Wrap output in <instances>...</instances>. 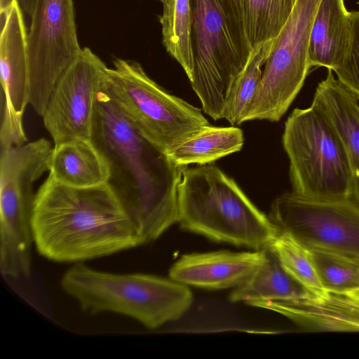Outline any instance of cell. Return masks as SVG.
Returning <instances> with one entry per match:
<instances>
[{"instance_id": "obj_5", "label": "cell", "mask_w": 359, "mask_h": 359, "mask_svg": "<svg viewBox=\"0 0 359 359\" xmlns=\"http://www.w3.org/2000/svg\"><path fill=\"white\" fill-rule=\"evenodd\" d=\"M282 140L293 193L314 199L351 197L353 175L346 147L318 107L311 103L294 109L285 123Z\"/></svg>"}, {"instance_id": "obj_14", "label": "cell", "mask_w": 359, "mask_h": 359, "mask_svg": "<svg viewBox=\"0 0 359 359\" xmlns=\"http://www.w3.org/2000/svg\"><path fill=\"white\" fill-rule=\"evenodd\" d=\"M268 259L266 248L254 252L222 250L182 256L170 268L171 279L208 290L236 287Z\"/></svg>"}, {"instance_id": "obj_8", "label": "cell", "mask_w": 359, "mask_h": 359, "mask_svg": "<svg viewBox=\"0 0 359 359\" xmlns=\"http://www.w3.org/2000/svg\"><path fill=\"white\" fill-rule=\"evenodd\" d=\"M320 0H295L292 11L273 40L259 88L241 123L278 121L302 88L310 69L309 46Z\"/></svg>"}, {"instance_id": "obj_13", "label": "cell", "mask_w": 359, "mask_h": 359, "mask_svg": "<svg viewBox=\"0 0 359 359\" xmlns=\"http://www.w3.org/2000/svg\"><path fill=\"white\" fill-rule=\"evenodd\" d=\"M18 0L0 7L1 105L22 118L28 101L27 33Z\"/></svg>"}, {"instance_id": "obj_26", "label": "cell", "mask_w": 359, "mask_h": 359, "mask_svg": "<svg viewBox=\"0 0 359 359\" xmlns=\"http://www.w3.org/2000/svg\"><path fill=\"white\" fill-rule=\"evenodd\" d=\"M351 38L342 62L333 71L339 82L359 100V11L350 12Z\"/></svg>"}, {"instance_id": "obj_25", "label": "cell", "mask_w": 359, "mask_h": 359, "mask_svg": "<svg viewBox=\"0 0 359 359\" xmlns=\"http://www.w3.org/2000/svg\"><path fill=\"white\" fill-rule=\"evenodd\" d=\"M309 251L327 292L347 294L359 288V261L320 250Z\"/></svg>"}, {"instance_id": "obj_21", "label": "cell", "mask_w": 359, "mask_h": 359, "mask_svg": "<svg viewBox=\"0 0 359 359\" xmlns=\"http://www.w3.org/2000/svg\"><path fill=\"white\" fill-rule=\"evenodd\" d=\"M243 144V133L239 128L209 125L175 147L168 155L179 165H203L240 151Z\"/></svg>"}, {"instance_id": "obj_19", "label": "cell", "mask_w": 359, "mask_h": 359, "mask_svg": "<svg viewBox=\"0 0 359 359\" xmlns=\"http://www.w3.org/2000/svg\"><path fill=\"white\" fill-rule=\"evenodd\" d=\"M108 163L92 140L76 139L54 146L49 175L71 187L88 188L108 183Z\"/></svg>"}, {"instance_id": "obj_27", "label": "cell", "mask_w": 359, "mask_h": 359, "mask_svg": "<svg viewBox=\"0 0 359 359\" xmlns=\"http://www.w3.org/2000/svg\"><path fill=\"white\" fill-rule=\"evenodd\" d=\"M348 294H351V295H353V296H354V297H355L357 298H359V288L355 290L354 291H353V292H350Z\"/></svg>"}, {"instance_id": "obj_11", "label": "cell", "mask_w": 359, "mask_h": 359, "mask_svg": "<svg viewBox=\"0 0 359 359\" xmlns=\"http://www.w3.org/2000/svg\"><path fill=\"white\" fill-rule=\"evenodd\" d=\"M54 146L39 138L1 149L0 251L9 258L30 255L34 183L47 171Z\"/></svg>"}, {"instance_id": "obj_4", "label": "cell", "mask_w": 359, "mask_h": 359, "mask_svg": "<svg viewBox=\"0 0 359 359\" xmlns=\"http://www.w3.org/2000/svg\"><path fill=\"white\" fill-rule=\"evenodd\" d=\"M61 287L90 314L113 312L149 329L180 318L192 304L187 285L150 274H117L79 262L63 275Z\"/></svg>"}, {"instance_id": "obj_23", "label": "cell", "mask_w": 359, "mask_h": 359, "mask_svg": "<svg viewBox=\"0 0 359 359\" xmlns=\"http://www.w3.org/2000/svg\"><path fill=\"white\" fill-rule=\"evenodd\" d=\"M273 40L260 44L251 52L245 67L231 90L222 118L233 126L241 123L242 118L259 88L263 72L262 67L269 55Z\"/></svg>"}, {"instance_id": "obj_29", "label": "cell", "mask_w": 359, "mask_h": 359, "mask_svg": "<svg viewBox=\"0 0 359 359\" xmlns=\"http://www.w3.org/2000/svg\"><path fill=\"white\" fill-rule=\"evenodd\" d=\"M358 2H359V0H358Z\"/></svg>"}, {"instance_id": "obj_17", "label": "cell", "mask_w": 359, "mask_h": 359, "mask_svg": "<svg viewBox=\"0 0 359 359\" xmlns=\"http://www.w3.org/2000/svg\"><path fill=\"white\" fill-rule=\"evenodd\" d=\"M312 104L329 118L344 144L353 175L350 198L359 205L358 100L328 69L326 78L316 87Z\"/></svg>"}, {"instance_id": "obj_2", "label": "cell", "mask_w": 359, "mask_h": 359, "mask_svg": "<svg viewBox=\"0 0 359 359\" xmlns=\"http://www.w3.org/2000/svg\"><path fill=\"white\" fill-rule=\"evenodd\" d=\"M31 226L38 252L56 262L79 263L142 245L108 183L79 188L49 175L36 193Z\"/></svg>"}, {"instance_id": "obj_3", "label": "cell", "mask_w": 359, "mask_h": 359, "mask_svg": "<svg viewBox=\"0 0 359 359\" xmlns=\"http://www.w3.org/2000/svg\"><path fill=\"white\" fill-rule=\"evenodd\" d=\"M178 210L182 228L215 241L262 250L278 234L236 182L211 163L184 171Z\"/></svg>"}, {"instance_id": "obj_6", "label": "cell", "mask_w": 359, "mask_h": 359, "mask_svg": "<svg viewBox=\"0 0 359 359\" xmlns=\"http://www.w3.org/2000/svg\"><path fill=\"white\" fill-rule=\"evenodd\" d=\"M104 87L138 132L168 154L210 125L200 109L165 91L135 61L116 59Z\"/></svg>"}, {"instance_id": "obj_12", "label": "cell", "mask_w": 359, "mask_h": 359, "mask_svg": "<svg viewBox=\"0 0 359 359\" xmlns=\"http://www.w3.org/2000/svg\"><path fill=\"white\" fill-rule=\"evenodd\" d=\"M107 69L97 55L84 48L60 78L42 115L54 146L76 139L91 140Z\"/></svg>"}, {"instance_id": "obj_7", "label": "cell", "mask_w": 359, "mask_h": 359, "mask_svg": "<svg viewBox=\"0 0 359 359\" xmlns=\"http://www.w3.org/2000/svg\"><path fill=\"white\" fill-rule=\"evenodd\" d=\"M194 69L189 79L204 112L222 118L226 100L250 55L219 0H191Z\"/></svg>"}, {"instance_id": "obj_24", "label": "cell", "mask_w": 359, "mask_h": 359, "mask_svg": "<svg viewBox=\"0 0 359 359\" xmlns=\"http://www.w3.org/2000/svg\"><path fill=\"white\" fill-rule=\"evenodd\" d=\"M269 248L285 269L316 296L327 292L322 286L308 249L289 235L278 231Z\"/></svg>"}, {"instance_id": "obj_28", "label": "cell", "mask_w": 359, "mask_h": 359, "mask_svg": "<svg viewBox=\"0 0 359 359\" xmlns=\"http://www.w3.org/2000/svg\"><path fill=\"white\" fill-rule=\"evenodd\" d=\"M1 1V4L0 6L3 4V0H0Z\"/></svg>"}, {"instance_id": "obj_20", "label": "cell", "mask_w": 359, "mask_h": 359, "mask_svg": "<svg viewBox=\"0 0 359 359\" xmlns=\"http://www.w3.org/2000/svg\"><path fill=\"white\" fill-rule=\"evenodd\" d=\"M268 259L229 295L233 302L287 300L316 296L292 277L267 248Z\"/></svg>"}, {"instance_id": "obj_15", "label": "cell", "mask_w": 359, "mask_h": 359, "mask_svg": "<svg viewBox=\"0 0 359 359\" xmlns=\"http://www.w3.org/2000/svg\"><path fill=\"white\" fill-rule=\"evenodd\" d=\"M250 306L277 312L309 331H359V298L348 293L258 301Z\"/></svg>"}, {"instance_id": "obj_18", "label": "cell", "mask_w": 359, "mask_h": 359, "mask_svg": "<svg viewBox=\"0 0 359 359\" xmlns=\"http://www.w3.org/2000/svg\"><path fill=\"white\" fill-rule=\"evenodd\" d=\"M350 12L344 0H320L312 25L309 64L334 70L344 60L350 46Z\"/></svg>"}, {"instance_id": "obj_22", "label": "cell", "mask_w": 359, "mask_h": 359, "mask_svg": "<svg viewBox=\"0 0 359 359\" xmlns=\"http://www.w3.org/2000/svg\"><path fill=\"white\" fill-rule=\"evenodd\" d=\"M158 1L163 5V13L159 18L163 44L183 68L189 80L194 69L191 0Z\"/></svg>"}, {"instance_id": "obj_9", "label": "cell", "mask_w": 359, "mask_h": 359, "mask_svg": "<svg viewBox=\"0 0 359 359\" xmlns=\"http://www.w3.org/2000/svg\"><path fill=\"white\" fill-rule=\"evenodd\" d=\"M269 218L308 250L359 261V205L350 198L314 199L285 193L275 199Z\"/></svg>"}, {"instance_id": "obj_16", "label": "cell", "mask_w": 359, "mask_h": 359, "mask_svg": "<svg viewBox=\"0 0 359 359\" xmlns=\"http://www.w3.org/2000/svg\"><path fill=\"white\" fill-rule=\"evenodd\" d=\"M219 1L248 55L260 44L278 36L295 3V0Z\"/></svg>"}, {"instance_id": "obj_1", "label": "cell", "mask_w": 359, "mask_h": 359, "mask_svg": "<svg viewBox=\"0 0 359 359\" xmlns=\"http://www.w3.org/2000/svg\"><path fill=\"white\" fill-rule=\"evenodd\" d=\"M91 140L108 163V184L135 226L142 245L178 222V187L187 165L176 163L142 135L104 86L97 100Z\"/></svg>"}, {"instance_id": "obj_10", "label": "cell", "mask_w": 359, "mask_h": 359, "mask_svg": "<svg viewBox=\"0 0 359 359\" xmlns=\"http://www.w3.org/2000/svg\"><path fill=\"white\" fill-rule=\"evenodd\" d=\"M27 37L28 101L42 116L60 78L79 57L73 0H36Z\"/></svg>"}]
</instances>
